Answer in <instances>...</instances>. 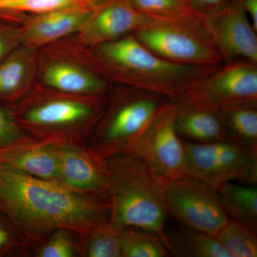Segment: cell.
Listing matches in <instances>:
<instances>
[{
  "instance_id": "obj_27",
  "label": "cell",
  "mask_w": 257,
  "mask_h": 257,
  "mask_svg": "<svg viewBox=\"0 0 257 257\" xmlns=\"http://www.w3.org/2000/svg\"><path fill=\"white\" fill-rule=\"evenodd\" d=\"M140 13L153 20H165L197 13L189 0H130Z\"/></svg>"
},
{
  "instance_id": "obj_32",
  "label": "cell",
  "mask_w": 257,
  "mask_h": 257,
  "mask_svg": "<svg viewBox=\"0 0 257 257\" xmlns=\"http://www.w3.org/2000/svg\"><path fill=\"white\" fill-rule=\"evenodd\" d=\"M253 28L257 31V0H239Z\"/></svg>"
},
{
  "instance_id": "obj_18",
  "label": "cell",
  "mask_w": 257,
  "mask_h": 257,
  "mask_svg": "<svg viewBox=\"0 0 257 257\" xmlns=\"http://www.w3.org/2000/svg\"><path fill=\"white\" fill-rule=\"evenodd\" d=\"M175 103V127L184 141L209 143L229 140L219 109L189 103Z\"/></svg>"
},
{
  "instance_id": "obj_3",
  "label": "cell",
  "mask_w": 257,
  "mask_h": 257,
  "mask_svg": "<svg viewBox=\"0 0 257 257\" xmlns=\"http://www.w3.org/2000/svg\"><path fill=\"white\" fill-rule=\"evenodd\" d=\"M104 158L110 175L109 221L119 229L135 226L155 233L167 246L165 231L170 181L135 155Z\"/></svg>"
},
{
  "instance_id": "obj_17",
  "label": "cell",
  "mask_w": 257,
  "mask_h": 257,
  "mask_svg": "<svg viewBox=\"0 0 257 257\" xmlns=\"http://www.w3.org/2000/svg\"><path fill=\"white\" fill-rule=\"evenodd\" d=\"M39 57L37 49L21 45L0 62V101L14 104L33 89Z\"/></svg>"
},
{
  "instance_id": "obj_28",
  "label": "cell",
  "mask_w": 257,
  "mask_h": 257,
  "mask_svg": "<svg viewBox=\"0 0 257 257\" xmlns=\"http://www.w3.org/2000/svg\"><path fill=\"white\" fill-rule=\"evenodd\" d=\"M31 248L18 226L0 208V257L25 254Z\"/></svg>"
},
{
  "instance_id": "obj_13",
  "label": "cell",
  "mask_w": 257,
  "mask_h": 257,
  "mask_svg": "<svg viewBox=\"0 0 257 257\" xmlns=\"http://www.w3.org/2000/svg\"><path fill=\"white\" fill-rule=\"evenodd\" d=\"M153 20L130 0H104L92 8L77 35L83 46L91 49L134 34Z\"/></svg>"
},
{
  "instance_id": "obj_31",
  "label": "cell",
  "mask_w": 257,
  "mask_h": 257,
  "mask_svg": "<svg viewBox=\"0 0 257 257\" xmlns=\"http://www.w3.org/2000/svg\"><path fill=\"white\" fill-rule=\"evenodd\" d=\"M234 0H189L194 11L202 15L209 14L224 8Z\"/></svg>"
},
{
  "instance_id": "obj_4",
  "label": "cell",
  "mask_w": 257,
  "mask_h": 257,
  "mask_svg": "<svg viewBox=\"0 0 257 257\" xmlns=\"http://www.w3.org/2000/svg\"><path fill=\"white\" fill-rule=\"evenodd\" d=\"M106 101V94L72 95L35 85L11 108L18 124L32 138L88 145Z\"/></svg>"
},
{
  "instance_id": "obj_21",
  "label": "cell",
  "mask_w": 257,
  "mask_h": 257,
  "mask_svg": "<svg viewBox=\"0 0 257 257\" xmlns=\"http://www.w3.org/2000/svg\"><path fill=\"white\" fill-rule=\"evenodd\" d=\"M219 110L229 140L257 151V101L231 104Z\"/></svg>"
},
{
  "instance_id": "obj_5",
  "label": "cell",
  "mask_w": 257,
  "mask_h": 257,
  "mask_svg": "<svg viewBox=\"0 0 257 257\" xmlns=\"http://www.w3.org/2000/svg\"><path fill=\"white\" fill-rule=\"evenodd\" d=\"M170 101L155 93L121 85L107 97L88 145L104 157L131 155Z\"/></svg>"
},
{
  "instance_id": "obj_2",
  "label": "cell",
  "mask_w": 257,
  "mask_h": 257,
  "mask_svg": "<svg viewBox=\"0 0 257 257\" xmlns=\"http://www.w3.org/2000/svg\"><path fill=\"white\" fill-rule=\"evenodd\" d=\"M90 50L93 67L104 79L155 93L172 101L178 100L194 82L219 67L185 65L166 60L134 34Z\"/></svg>"
},
{
  "instance_id": "obj_30",
  "label": "cell",
  "mask_w": 257,
  "mask_h": 257,
  "mask_svg": "<svg viewBox=\"0 0 257 257\" xmlns=\"http://www.w3.org/2000/svg\"><path fill=\"white\" fill-rule=\"evenodd\" d=\"M21 45L20 28L0 23V62Z\"/></svg>"
},
{
  "instance_id": "obj_24",
  "label": "cell",
  "mask_w": 257,
  "mask_h": 257,
  "mask_svg": "<svg viewBox=\"0 0 257 257\" xmlns=\"http://www.w3.org/2000/svg\"><path fill=\"white\" fill-rule=\"evenodd\" d=\"M214 237L231 257L257 256V236L237 222L229 219Z\"/></svg>"
},
{
  "instance_id": "obj_16",
  "label": "cell",
  "mask_w": 257,
  "mask_h": 257,
  "mask_svg": "<svg viewBox=\"0 0 257 257\" xmlns=\"http://www.w3.org/2000/svg\"><path fill=\"white\" fill-rule=\"evenodd\" d=\"M0 168L59 182L55 142L34 140L1 149Z\"/></svg>"
},
{
  "instance_id": "obj_20",
  "label": "cell",
  "mask_w": 257,
  "mask_h": 257,
  "mask_svg": "<svg viewBox=\"0 0 257 257\" xmlns=\"http://www.w3.org/2000/svg\"><path fill=\"white\" fill-rule=\"evenodd\" d=\"M171 253L186 257H231L214 236L181 224L165 231Z\"/></svg>"
},
{
  "instance_id": "obj_7",
  "label": "cell",
  "mask_w": 257,
  "mask_h": 257,
  "mask_svg": "<svg viewBox=\"0 0 257 257\" xmlns=\"http://www.w3.org/2000/svg\"><path fill=\"white\" fill-rule=\"evenodd\" d=\"M184 145L187 176L215 189L234 181L256 184L257 151L229 140L209 143L184 141Z\"/></svg>"
},
{
  "instance_id": "obj_11",
  "label": "cell",
  "mask_w": 257,
  "mask_h": 257,
  "mask_svg": "<svg viewBox=\"0 0 257 257\" xmlns=\"http://www.w3.org/2000/svg\"><path fill=\"white\" fill-rule=\"evenodd\" d=\"M202 15V14H201ZM203 23L223 63L249 61L257 64V31L239 0L222 9L202 15Z\"/></svg>"
},
{
  "instance_id": "obj_33",
  "label": "cell",
  "mask_w": 257,
  "mask_h": 257,
  "mask_svg": "<svg viewBox=\"0 0 257 257\" xmlns=\"http://www.w3.org/2000/svg\"><path fill=\"white\" fill-rule=\"evenodd\" d=\"M86 4L89 5L90 8H94L96 5L100 4L101 3L104 2V0H83Z\"/></svg>"
},
{
  "instance_id": "obj_22",
  "label": "cell",
  "mask_w": 257,
  "mask_h": 257,
  "mask_svg": "<svg viewBox=\"0 0 257 257\" xmlns=\"http://www.w3.org/2000/svg\"><path fill=\"white\" fill-rule=\"evenodd\" d=\"M121 257H166L170 251L158 234L141 228L121 230Z\"/></svg>"
},
{
  "instance_id": "obj_34",
  "label": "cell",
  "mask_w": 257,
  "mask_h": 257,
  "mask_svg": "<svg viewBox=\"0 0 257 257\" xmlns=\"http://www.w3.org/2000/svg\"><path fill=\"white\" fill-rule=\"evenodd\" d=\"M0 1H1V0H0Z\"/></svg>"
},
{
  "instance_id": "obj_10",
  "label": "cell",
  "mask_w": 257,
  "mask_h": 257,
  "mask_svg": "<svg viewBox=\"0 0 257 257\" xmlns=\"http://www.w3.org/2000/svg\"><path fill=\"white\" fill-rule=\"evenodd\" d=\"M176 112L177 104L171 101L131 154L169 181L187 176L185 145L176 130Z\"/></svg>"
},
{
  "instance_id": "obj_29",
  "label": "cell",
  "mask_w": 257,
  "mask_h": 257,
  "mask_svg": "<svg viewBox=\"0 0 257 257\" xmlns=\"http://www.w3.org/2000/svg\"><path fill=\"white\" fill-rule=\"evenodd\" d=\"M34 140L18 124L11 106H0V150Z\"/></svg>"
},
{
  "instance_id": "obj_26",
  "label": "cell",
  "mask_w": 257,
  "mask_h": 257,
  "mask_svg": "<svg viewBox=\"0 0 257 257\" xmlns=\"http://www.w3.org/2000/svg\"><path fill=\"white\" fill-rule=\"evenodd\" d=\"M91 8L83 0H1L0 12L38 15L47 12L76 8Z\"/></svg>"
},
{
  "instance_id": "obj_23",
  "label": "cell",
  "mask_w": 257,
  "mask_h": 257,
  "mask_svg": "<svg viewBox=\"0 0 257 257\" xmlns=\"http://www.w3.org/2000/svg\"><path fill=\"white\" fill-rule=\"evenodd\" d=\"M120 233L109 219L98 225L84 239V256L121 257Z\"/></svg>"
},
{
  "instance_id": "obj_1",
  "label": "cell",
  "mask_w": 257,
  "mask_h": 257,
  "mask_svg": "<svg viewBox=\"0 0 257 257\" xmlns=\"http://www.w3.org/2000/svg\"><path fill=\"white\" fill-rule=\"evenodd\" d=\"M0 208L36 251L57 229L85 238L109 219L111 202L106 196L0 168Z\"/></svg>"
},
{
  "instance_id": "obj_6",
  "label": "cell",
  "mask_w": 257,
  "mask_h": 257,
  "mask_svg": "<svg viewBox=\"0 0 257 257\" xmlns=\"http://www.w3.org/2000/svg\"><path fill=\"white\" fill-rule=\"evenodd\" d=\"M134 35L147 48L170 62L204 67L224 64L199 13L154 20Z\"/></svg>"
},
{
  "instance_id": "obj_12",
  "label": "cell",
  "mask_w": 257,
  "mask_h": 257,
  "mask_svg": "<svg viewBox=\"0 0 257 257\" xmlns=\"http://www.w3.org/2000/svg\"><path fill=\"white\" fill-rule=\"evenodd\" d=\"M55 147L60 183L79 192L109 197L110 175L104 157L89 145L55 142Z\"/></svg>"
},
{
  "instance_id": "obj_15",
  "label": "cell",
  "mask_w": 257,
  "mask_h": 257,
  "mask_svg": "<svg viewBox=\"0 0 257 257\" xmlns=\"http://www.w3.org/2000/svg\"><path fill=\"white\" fill-rule=\"evenodd\" d=\"M92 9L76 7L32 15L20 27L22 45L38 50L78 33Z\"/></svg>"
},
{
  "instance_id": "obj_25",
  "label": "cell",
  "mask_w": 257,
  "mask_h": 257,
  "mask_svg": "<svg viewBox=\"0 0 257 257\" xmlns=\"http://www.w3.org/2000/svg\"><path fill=\"white\" fill-rule=\"evenodd\" d=\"M84 239L70 230H55L35 251L37 257L84 256Z\"/></svg>"
},
{
  "instance_id": "obj_14",
  "label": "cell",
  "mask_w": 257,
  "mask_h": 257,
  "mask_svg": "<svg viewBox=\"0 0 257 257\" xmlns=\"http://www.w3.org/2000/svg\"><path fill=\"white\" fill-rule=\"evenodd\" d=\"M37 77L42 87L63 94L78 96L106 94V79L92 67L62 56L39 57Z\"/></svg>"
},
{
  "instance_id": "obj_9",
  "label": "cell",
  "mask_w": 257,
  "mask_h": 257,
  "mask_svg": "<svg viewBox=\"0 0 257 257\" xmlns=\"http://www.w3.org/2000/svg\"><path fill=\"white\" fill-rule=\"evenodd\" d=\"M167 206L168 214L181 224L211 236L229 220L216 189L189 176L170 181Z\"/></svg>"
},
{
  "instance_id": "obj_19",
  "label": "cell",
  "mask_w": 257,
  "mask_h": 257,
  "mask_svg": "<svg viewBox=\"0 0 257 257\" xmlns=\"http://www.w3.org/2000/svg\"><path fill=\"white\" fill-rule=\"evenodd\" d=\"M216 191L230 220L257 236L256 184L227 182L218 187Z\"/></svg>"
},
{
  "instance_id": "obj_8",
  "label": "cell",
  "mask_w": 257,
  "mask_h": 257,
  "mask_svg": "<svg viewBox=\"0 0 257 257\" xmlns=\"http://www.w3.org/2000/svg\"><path fill=\"white\" fill-rule=\"evenodd\" d=\"M257 101V64L234 61L223 64L199 79L175 102L213 109Z\"/></svg>"
}]
</instances>
